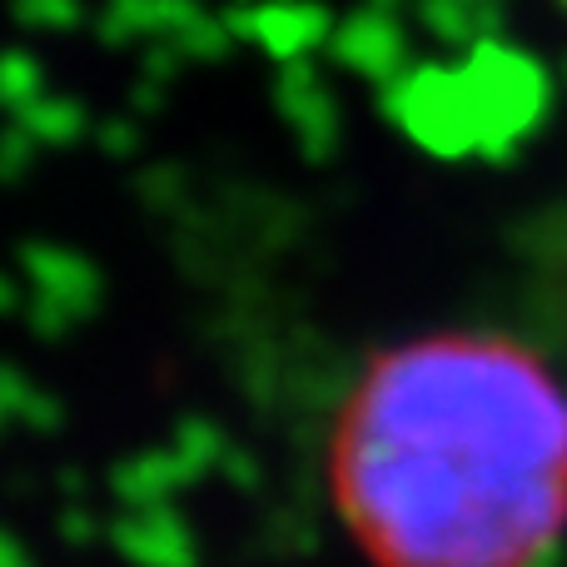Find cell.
<instances>
[{
	"mask_svg": "<svg viewBox=\"0 0 567 567\" xmlns=\"http://www.w3.org/2000/svg\"><path fill=\"white\" fill-rule=\"evenodd\" d=\"M323 483L369 567H538L567 538V383L508 333L389 343L333 413Z\"/></svg>",
	"mask_w": 567,
	"mask_h": 567,
	"instance_id": "1",
	"label": "cell"
}]
</instances>
